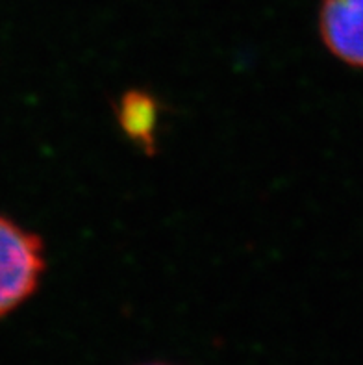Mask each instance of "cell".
Returning <instances> with one entry per match:
<instances>
[{
  "label": "cell",
  "instance_id": "2",
  "mask_svg": "<svg viewBox=\"0 0 363 365\" xmlns=\"http://www.w3.org/2000/svg\"><path fill=\"white\" fill-rule=\"evenodd\" d=\"M317 26L337 61L363 69V0H321Z\"/></svg>",
  "mask_w": 363,
  "mask_h": 365
},
{
  "label": "cell",
  "instance_id": "3",
  "mask_svg": "<svg viewBox=\"0 0 363 365\" xmlns=\"http://www.w3.org/2000/svg\"><path fill=\"white\" fill-rule=\"evenodd\" d=\"M117 123L126 138L145 153L156 150L161 106L158 98L145 89H130L116 108Z\"/></svg>",
  "mask_w": 363,
  "mask_h": 365
},
{
  "label": "cell",
  "instance_id": "1",
  "mask_svg": "<svg viewBox=\"0 0 363 365\" xmlns=\"http://www.w3.org/2000/svg\"><path fill=\"white\" fill-rule=\"evenodd\" d=\"M45 273L43 241L0 215V317L17 310L36 293Z\"/></svg>",
  "mask_w": 363,
  "mask_h": 365
}]
</instances>
